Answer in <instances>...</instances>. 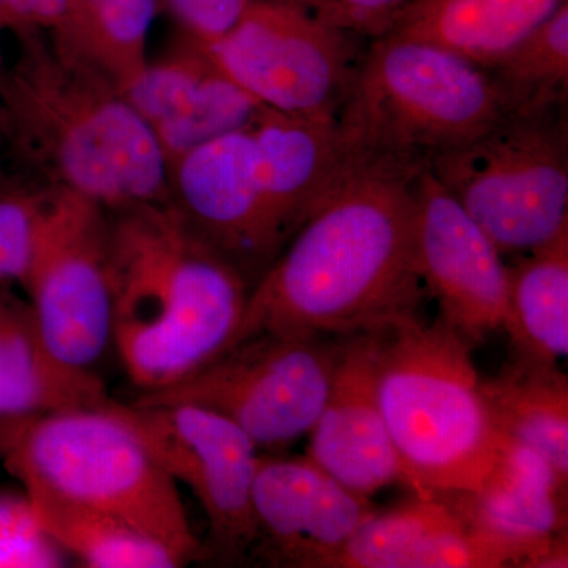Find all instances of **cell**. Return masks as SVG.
I'll use <instances>...</instances> for the list:
<instances>
[{
	"label": "cell",
	"mask_w": 568,
	"mask_h": 568,
	"mask_svg": "<svg viewBox=\"0 0 568 568\" xmlns=\"http://www.w3.org/2000/svg\"><path fill=\"white\" fill-rule=\"evenodd\" d=\"M58 192L18 175L0 178V284L22 287Z\"/></svg>",
	"instance_id": "26"
},
{
	"label": "cell",
	"mask_w": 568,
	"mask_h": 568,
	"mask_svg": "<svg viewBox=\"0 0 568 568\" xmlns=\"http://www.w3.org/2000/svg\"><path fill=\"white\" fill-rule=\"evenodd\" d=\"M257 540L265 560L280 567L325 568L358 526L376 511L306 458L260 457L253 481Z\"/></svg>",
	"instance_id": "14"
},
{
	"label": "cell",
	"mask_w": 568,
	"mask_h": 568,
	"mask_svg": "<svg viewBox=\"0 0 568 568\" xmlns=\"http://www.w3.org/2000/svg\"><path fill=\"white\" fill-rule=\"evenodd\" d=\"M473 349L440 317H407L377 331V399L416 496L476 488L495 462L499 435Z\"/></svg>",
	"instance_id": "4"
},
{
	"label": "cell",
	"mask_w": 568,
	"mask_h": 568,
	"mask_svg": "<svg viewBox=\"0 0 568 568\" xmlns=\"http://www.w3.org/2000/svg\"><path fill=\"white\" fill-rule=\"evenodd\" d=\"M567 485L536 452L499 435L480 484L439 496L476 532L506 548L515 567L566 568Z\"/></svg>",
	"instance_id": "15"
},
{
	"label": "cell",
	"mask_w": 568,
	"mask_h": 568,
	"mask_svg": "<svg viewBox=\"0 0 568 568\" xmlns=\"http://www.w3.org/2000/svg\"><path fill=\"white\" fill-rule=\"evenodd\" d=\"M342 339L284 332L244 336L193 375L134 403L203 407L233 422L260 450H280L312 432Z\"/></svg>",
	"instance_id": "8"
},
{
	"label": "cell",
	"mask_w": 568,
	"mask_h": 568,
	"mask_svg": "<svg viewBox=\"0 0 568 568\" xmlns=\"http://www.w3.org/2000/svg\"><path fill=\"white\" fill-rule=\"evenodd\" d=\"M515 567L506 548L476 532L443 496L375 511L325 568Z\"/></svg>",
	"instance_id": "18"
},
{
	"label": "cell",
	"mask_w": 568,
	"mask_h": 568,
	"mask_svg": "<svg viewBox=\"0 0 568 568\" xmlns=\"http://www.w3.org/2000/svg\"><path fill=\"white\" fill-rule=\"evenodd\" d=\"M253 0H166L171 13L189 33L203 43L224 36Z\"/></svg>",
	"instance_id": "29"
},
{
	"label": "cell",
	"mask_w": 568,
	"mask_h": 568,
	"mask_svg": "<svg viewBox=\"0 0 568 568\" xmlns=\"http://www.w3.org/2000/svg\"><path fill=\"white\" fill-rule=\"evenodd\" d=\"M171 203L252 287L280 256L248 123L170 168Z\"/></svg>",
	"instance_id": "12"
},
{
	"label": "cell",
	"mask_w": 568,
	"mask_h": 568,
	"mask_svg": "<svg viewBox=\"0 0 568 568\" xmlns=\"http://www.w3.org/2000/svg\"><path fill=\"white\" fill-rule=\"evenodd\" d=\"M377 331L343 336L306 457L358 495L405 484L376 390Z\"/></svg>",
	"instance_id": "17"
},
{
	"label": "cell",
	"mask_w": 568,
	"mask_h": 568,
	"mask_svg": "<svg viewBox=\"0 0 568 568\" xmlns=\"http://www.w3.org/2000/svg\"><path fill=\"white\" fill-rule=\"evenodd\" d=\"M480 387L496 432L536 452L568 481V379L558 364L514 357Z\"/></svg>",
	"instance_id": "21"
},
{
	"label": "cell",
	"mask_w": 568,
	"mask_h": 568,
	"mask_svg": "<svg viewBox=\"0 0 568 568\" xmlns=\"http://www.w3.org/2000/svg\"><path fill=\"white\" fill-rule=\"evenodd\" d=\"M122 93L151 130L168 170L205 142L246 125L263 108L203 41L185 32Z\"/></svg>",
	"instance_id": "16"
},
{
	"label": "cell",
	"mask_w": 568,
	"mask_h": 568,
	"mask_svg": "<svg viewBox=\"0 0 568 568\" xmlns=\"http://www.w3.org/2000/svg\"><path fill=\"white\" fill-rule=\"evenodd\" d=\"M155 7V0H63L47 29L123 92L148 65Z\"/></svg>",
	"instance_id": "23"
},
{
	"label": "cell",
	"mask_w": 568,
	"mask_h": 568,
	"mask_svg": "<svg viewBox=\"0 0 568 568\" xmlns=\"http://www.w3.org/2000/svg\"><path fill=\"white\" fill-rule=\"evenodd\" d=\"M108 212L58 193L22 290L52 353L91 369L111 343Z\"/></svg>",
	"instance_id": "11"
},
{
	"label": "cell",
	"mask_w": 568,
	"mask_h": 568,
	"mask_svg": "<svg viewBox=\"0 0 568 568\" xmlns=\"http://www.w3.org/2000/svg\"><path fill=\"white\" fill-rule=\"evenodd\" d=\"M409 0H313L317 17L353 36L373 39L390 31L396 13Z\"/></svg>",
	"instance_id": "28"
},
{
	"label": "cell",
	"mask_w": 568,
	"mask_h": 568,
	"mask_svg": "<svg viewBox=\"0 0 568 568\" xmlns=\"http://www.w3.org/2000/svg\"><path fill=\"white\" fill-rule=\"evenodd\" d=\"M65 566L63 549L41 528L24 491H0V568Z\"/></svg>",
	"instance_id": "27"
},
{
	"label": "cell",
	"mask_w": 568,
	"mask_h": 568,
	"mask_svg": "<svg viewBox=\"0 0 568 568\" xmlns=\"http://www.w3.org/2000/svg\"><path fill=\"white\" fill-rule=\"evenodd\" d=\"M205 47L261 106L320 121H335L364 54L353 33L291 0H253Z\"/></svg>",
	"instance_id": "9"
},
{
	"label": "cell",
	"mask_w": 568,
	"mask_h": 568,
	"mask_svg": "<svg viewBox=\"0 0 568 568\" xmlns=\"http://www.w3.org/2000/svg\"><path fill=\"white\" fill-rule=\"evenodd\" d=\"M41 528L70 555L93 568H175L171 549L125 521L44 489H24Z\"/></svg>",
	"instance_id": "24"
},
{
	"label": "cell",
	"mask_w": 568,
	"mask_h": 568,
	"mask_svg": "<svg viewBox=\"0 0 568 568\" xmlns=\"http://www.w3.org/2000/svg\"><path fill=\"white\" fill-rule=\"evenodd\" d=\"M416 168H355L250 291L233 342L260 332L345 336L418 316ZM230 343V345H231Z\"/></svg>",
	"instance_id": "1"
},
{
	"label": "cell",
	"mask_w": 568,
	"mask_h": 568,
	"mask_svg": "<svg viewBox=\"0 0 568 568\" xmlns=\"http://www.w3.org/2000/svg\"><path fill=\"white\" fill-rule=\"evenodd\" d=\"M106 212L111 343L152 394L230 346L252 287L171 201Z\"/></svg>",
	"instance_id": "3"
},
{
	"label": "cell",
	"mask_w": 568,
	"mask_h": 568,
	"mask_svg": "<svg viewBox=\"0 0 568 568\" xmlns=\"http://www.w3.org/2000/svg\"><path fill=\"white\" fill-rule=\"evenodd\" d=\"M504 115L566 110L568 97V3L525 39L484 67Z\"/></svg>",
	"instance_id": "25"
},
{
	"label": "cell",
	"mask_w": 568,
	"mask_h": 568,
	"mask_svg": "<svg viewBox=\"0 0 568 568\" xmlns=\"http://www.w3.org/2000/svg\"><path fill=\"white\" fill-rule=\"evenodd\" d=\"M108 402L99 376L52 353L31 302L0 284V420Z\"/></svg>",
	"instance_id": "19"
},
{
	"label": "cell",
	"mask_w": 568,
	"mask_h": 568,
	"mask_svg": "<svg viewBox=\"0 0 568 568\" xmlns=\"http://www.w3.org/2000/svg\"><path fill=\"white\" fill-rule=\"evenodd\" d=\"M414 253L440 320L470 346L504 328L507 264L462 205L426 170L414 179Z\"/></svg>",
	"instance_id": "13"
},
{
	"label": "cell",
	"mask_w": 568,
	"mask_h": 568,
	"mask_svg": "<svg viewBox=\"0 0 568 568\" xmlns=\"http://www.w3.org/2000/svg\"><path fill=\"white\" fill-rule=\"evenodd\" d=\"M566 110L504 115L426 170L503 256H521L568 230Z\"/></svg>",
	"instance_id": "7"
},
{
	"label": "cell",
	"mask_w": 568,
	"mask_h": 568,
	"mask_svg": "<svg viewBox=\"0 0 568 568\" xmlns=\"http://www.w3.org/2000/svg\"><path fill=\"white\" fill-rule=\"evenodd\" d=\"M291 2L301 3V6L308 7V9H312L313 0H291Z\"/></svg>",
	"instance_id": "30"
},
{
	"label": "cell",
	"mask_w": 568,
	"mask_h": 568,
	"mask_svg": "<svg viewBox=\"0 0 568 568\" xmlns=\"http://www.w3.org/2000/svg\"><path fill=\"white\" fill-rule=\"evenodd\" d=\"M504 328L514 357L558 364L568 354V230L507 265Z\"/></svg>",
	"instance_id": "22"
},
{
	"label": "cell",
	"mask_w": 568,
	"mask_h": 568,
	"mask_svg": "<svg viewBox=\"0 0 568 568\" xmlns=\"http://www.w3.org/2000/svg\"><path fill=\"white\" fill-rule=\"evenodd\" d=\"M0 74V145L14 175L106 211L171 201L170 170L121 89L41 26H18Z\"/></svg>",
	"instance_id": "2"
},
{
	"label": "cell",
	"mask_w": 568,
	"mask_h": 568,
	"mask_svg": "<svg viewBox=\"0 0 568 568\" xmlns=\"http://www.w3.org/2000/svg\"><path fill=\"white\" fill-rule=\"evenodd\" d=\"M0 454L24 489H44L114 515L171 549L183 566L204 555L178 484L111 399L0 420Z\"/></svg>",
	"instance_id": "5"
},
{
	"label": "cell",
	"mask_w": 568,
	"mask_h": 568,
	"mask_svg": "<svg viewBox=\"0 0 568 568\" xmlns=\"http://www.w3.org/2000/svg\"><path fill=\"white\" fill-rule=\"evenodd\" d=\"M567 0H409L390 31L435 43L477 63L496 61Z\"/></svg>",
	"instance_id": "20"
},
{
	"label": "cell",
	"mask_w": 568,
	"mask_h": 568,
	"mask_svg": "<svg viewBox=\"0 0 568 568\" xmlns=\"http://www.w3.org/2000/svg\"><path fill=\"white\" fill-rule=\"evenodd\" d=\"M504 118L487 71L429 41L387 32L364 52L336 115L355 163L425 168Z\"/></svg>",
	"instance_id": "6"
},
{
	"label": "cell",
	"mask_w": 568,
	"mask_h": 568,
	"mask_svg": "<svg viewBox=\"0 0 568 568\" xmlns=\"http://www.w3.org/2000/svg\"><path fill=\"white\" fill-rule=\"evenodd\" d=\"M112 406L136 429L175 484L196 497L209 519L212 551L244 558L257 540L253 481L260 448L233 422L193 405Z\"/></svg>",
	"instance_id": "10"
},
{
	"label": "cell",
	"mask_w": 568,
	"mask_h": 568,
	"mask_svg": "<svg viewBox=\"0 0 568 568\" xmlns=\"http://www.w3.org/2000/svg\"><path fill=\"white\" fill-rule=\"evenodd\" d=\"M2 69H3V61H2V55H0V74H2Z\"/></svg>",
	"instance_id": "31"
},
{
	"label": "cell",
	"mask_w": 568,
	"mask_h": 568,
	"mask_svg": "<svg viewBox=\"0 0 568 568\" xmlns=\"http://www.w3.org/2000/svg\"><path fill=\"white\" fill-rule=\"evenodd\" d=\"M0 178H2V175H0Z\"/></svg>",
	"instance_id": "32"
}]
</instances>
